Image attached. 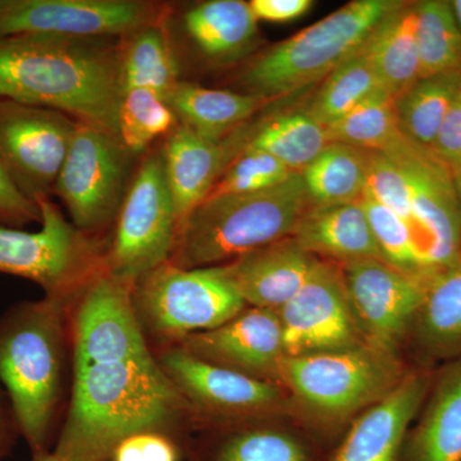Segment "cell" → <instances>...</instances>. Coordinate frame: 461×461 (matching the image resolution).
Returning a JSON list of instances; mask_svg holds the SVG:
<instances>
[{"label":"cell","instance_id":"44","mask_svg":"<svg viewBox=\"0 0 461 461\" xmlns=\"http://www.w3.org/2000/svg\"><path fill=\"white\" fill-rule=\"evenodd\" d=\"M14 429L18 430L16 418L12 411L11 403L5 402V393L0 386V455L5 451V444Z\"/></svg>","mask_w":461,"mask_h":461},{"label":"cell","instance_id":"8","mask_svg":"<svg viewBox=\"0 0 461 461\" xmlns=\"http://www.w3.org/2000/svg\"><path fill=\"white\" fill-rule=\"evenodd\" d=\"M38 232L0 226V273L39 285L45 296L74 303L81 290L104 269L105 253L76 229L50 199L39 202Z\"/></svg>","mask_w":461,"mask_h":461},{"label":"cell","instance_id":"13","mask_svg":"<svg viewBox=\"0 0 461 461\" xmlns=\"http://www.w3.org/2000/svg\"><path fill=\"white\" fill-rule=\"evenodd\" d=\"M76 123L53 109L0 99V160L32 202L54 193Z\"/></svg>","mask_w":461,"mask_h":461},{"label":"cell","instance_id":"46","mask_svg":"<svg viewBox=\"0 0 461 461\" xmlns=\"http://www.w3.org/2000/svg\"><path fill=\"white\" fill-rule=\"evenodd\" d=\"M454 189L456 193L457 202L461 209V171H455L453 175Z\"/></svg>","mask_w":461,"mask_h":461},{"label":"cell","instance_id":"19","mask_svg":"<svg viewBox=\"0 0 461 461\" xmlns=\"http://www.w3.org/2000/svg\"><path fill=\"white\" fill-rule=\"evenodd\" d=\"M254 127L242 124L220 141L200 138L180 123L167 135L163 163L180 229L191 212L208 198L226 169L244 153Z\"/></svg>","mask_w":461,"mask_h":461},{"label":"cell","instance_id":"11","mask_svg":"<svg viewBox=\"0 0 461 461\" xmlns=\"http://www.w3.org/2000/svg\"><path fill=\"white\" fill-rule=\"evenodd\" d=\"M163 8L136 0H0V39L132 35L162 20Z\"/></svg>","mask_w":461,"mask_h":461},{"label":"cell","instance_id":"2","mask_svg":"<svg viewBox=\"0 0 461 461\" xmlns=\"http://www.w3.org/2000/svg\"><path fill=\"white\" fill-rule=\"evenodd\" d=\"M122 95L120 50L103 39H0V99L53 109L117 135Z\"/></svg>","mask_w":461,"mask_h":461},{"label":"cell","instance_id":"3","mask_svg":"<svg viewBox=\"0 0 461 461\" xmlns=\"http://www.w3.org/2000/svg\"><path fill=\"white\" fill-rule=\"evenodd\" d=\"M45 296L0 317V386L33 454L45 453L65 390L68 308Z\"/></svg>","mask_w":461,"mask_h":461},{"label":"cell","instance_id":"41","mask_svg":"<svg viewBox=\"0 0 461 461\" xmlns=\"http://www.w3.org/2000/svg\"><path fill=\"white\" fill-rule=\"evenodd\" d=\"M113 461H178L177 448L167 433H139L115 448Z\"/></svg>","mask_w":461,"mask_h":461},{"label":"cell","instance_id":"38","mask_svg":"<svg viewBox=\"0 0 461 461\" xmlns=\"http://www.w3.org/2000/svg\"><path fill=\"white\" fill-rule=\"evenodd\" d=\"M294 173L296 172L291 171L284 163L269 154L258 150H245L226 169L208 198L226 194L256 193L272 189L284 184Z\"/></svg>","mask_w":461,"mask_h":461},{"label":"cell","instance_id":"5","mask_svg":"<svg viewBox=\"0 0 461 461\" xmlns=\"http://www.w3.org/2000/svg\"><path fill=\"white\" fill-rule=\"evenodd\" d=\"M399 0H354L258 58L244 75L254 95L277 98L324 80L357 53Z\"/></svg>","mask_w":461,"mask_h":461},{"label":"cell","instance_id":"6","mask_svg":"<svg viewBox=\"0 0 461 461\" xmlns=\"http://www.w3.org/2000/svg\"><path fill=\"white\" fill-rule=\"evenodd\" d=\"M405 377L397 355L368 345L346 350L285 357L280 384L297 405L323 424L366 411Z\"/></svg>","mask_w":461,"mask_h":461},{"label":"cell","instance_id":"35","mask_svg":"<svg viewBox=\"0 0 461 461\" xmlns=\"http://www.w3.org/2000/svg\"><path fill=\"white\" fill-rule=\"evenodd\" d=\"M177 124V117L159 94L147 89L124 91L117 135L133 156L145 153L151 142L168 135Z\"/></svg>","mask_w":461,"mask_h":461},{"label":"cell","instance_id":"14","mask_svg":"<svg viewBox=\"0 0 461 461\" xmlns=\"http://www.w3.org/2000/svg\"><path fill=\"white\" fill-rule=\"evenodd\" d=\"M341 269L364 344L396 355L423 304L429 277L408 275L382 259L346 263Z\"/></svg>","mask_w":461,"mask_h":461},{"label":"cell","instance_id":"45","mask_svg":"<svg viewBox=\"0 0 461 461\" xmlns=\"http://www.w3.org/2000/svg\"><path fill=\"white\" fill-rule=\"evenodd\" d=\"M32 461H66L63 460L62 457L59 456V455H57L56 453H48V451H45V453L36 454L35 456H33Z\"/></svg>","mask_w":461,"mask_h":461},{"label":"cell","instance_id":"34","mask_svg":"<svg viewBox=\"0 0 461 461\" xmlns=\"http://www.w3.org/2000/svg\"><path fill=\"white\" fill-rule=\"evenodd\" d=\"M420 78L459 72L461 32L450 2L417 3Z\"/></svg>","mask_w":461,"mask_h":461},{"label":"cell","instance_id":"30","mask_svg":"<svg viewBox=\"0 0 461 461\" xmlns=\"http://www.w3.org/2000/svg\"><path fill=\"white\" fill-rule=\"evenodd\" d=\"M122 90L147 89L167 94L180 80V67L162 25L156 23L127 36L120 50Z\"/></svg>","mask_w":461,"mask_h":461},{"label":"cell","instance_id":"31","mask_svg":"<svg viewBox=\"0 0 461 461\" xmlns=\"http://www.w3.org/2000/svg\"><path fill=\"white\" fill-rule=\"evenodd\" d=\"M461 89L460 72L420 78L395 98L400 129L420 148L432 149L455 96Z\"/></svg>","mask_w":461,"mask_h":461},{"label":"cell","instance_id":"17","mask_svg":"<svg viewBox=\"0 0 461 461\" xmlns=\"http://www.w3.org/2000/svg\"><path fill=\"white\" fill-rule=\"evenodd\" d=\"M386 154L399 160L408 177L418 247L433 275L461 258V209L453 177L411 140Z\"/></svg>","mask_w":461,"mask_h":461},{"label":"cell","instance_id":"36","mask_svg":"<svg viewBox=\"0 0 461 461\" xmlns=\"http://www.w3.org/2000/svg\"><path fill=\"white\" fill-rule=\"evenodd\" d=\"M368 218L373 236L384 262L415 277L427 278L432 273L424 262L408 223L371 196L363 194L359 200Z\"/></svg>","mask_w":461,"mask_h":461},{"label":"cell","instance_id":"24","mask_svg":"<svg viewBox=\"0 0 461 461\" xmlns=\"http://www.w3.org/2000/svg\"><path fill=\"white\" fill-rule=\"evenodd\" d=\"M254 94L208 89L180 81L166 96L178 123L206 140L220 141L248 123L249 118L266 104Z\"/></svg>","mask_w":461,"mask_h":461},{"label":"cell","instance_id":"15","mask_svg":"<svg viewBox=\"0 0 461 461\" xmlns=\"http://www.w3.org/2000/svg\"><path fill=\"white\" fill-rule=\"evenodd\" d=\"M74 304V369L153 355L133 308L132 285L112 277L104 268Z\"/></svg>","mask_w":461,"mask_h":461},{"label":"cell","instance_id":"16","mask_svg":"<svg viewBox=\"0 0 461 461\" xmlns=\"http://www.w3.org/2000/svg\"><path fill=\"white\" fill-rule=\"evenodd\" d=\"M285 357H304L366 345L357 332L342 269L314 260L305 284L277 311Z\"/></svg>","mask_w":461,"mask_h":461},{"label":"cell","instance_id":"21","mask_svg":"<svg viewBox=\"0 0 461 461\" xmlns=\"http://www.w3.org/2000/svg\"><path fill=\"white\" fill-rule=\"evenodd\" d=\"M315 259L288 238L217 267L245 304L277 312L299 293Z\"/></svg>","mask_w":461,"mask_h":461},{"label":"cell","instance_id":"23","mask_svg":"<svg viewBox=\"0 0 461 461\" xmlns=\"http://www.w3.org/2000/svg\"><path fill=\"white\" fill-rule=\"evenodd\" d=\"M430 388L400 461H461V357L446 366Z\"/></svg>","mask_w":461,"mask_h":461},{"label":"cell","instance_id":"18","mask_svg":"<svg viewBox=\"0 0 461 461\" xmlns=\"http://www.w3.org/2000/svg\"><path fill=\"white\" fill-rule=\"evenodd\" d=\"M177 345L203 362L280 384L285 350L277 312L250 306L222 326L194 333Z\"/></svg>","mask_w":461,"mask_h":461},{"label":"cell","instance_id":"22","mask_svg":"<svg viewBox=\"0 0 461 461\" xmlns=\"http://www.w3.org/2000/svg\"><path fill=\"white\" fill-rule=\"evenodd\" d=\"M291 239L311 256L318 254L344 264L384 260L360 202L309 205Z\"/></svg>","mask_w":461,"mask_h":461},{"label":"cell","instance_id":"20","mask_svg":"<svg viewBox=\"0 0 461 461\" xmlns=\"http://www.w3.org/2000/svg\"><path fill=\"white\" fill-rule=\"evenodd\" d=\"M432 379L408 373L384 399L364 411L329 461H400L408 429L426 402Z\"/></svg>","mask_w":461,"mask_h":461},{"label":"cell","instance_id":"40","mask_svg":"<svg viewBox=\"0 0 461 461\" xmlns=\"http://www.w3.org/2000/svg\"><path fill=\"white\" fill-rule=\"evenodd\" d=\"M35 222L41 223V206L20 190L0 160V226L21 230Z\"/></svg>","mask_w":461,"mask_h":461},{"label":"cell","instance_id":"9","mask_svg":"<svg viewBox=\"0 0 461 461\" xmlns=\"http://www.w3.org/2000/svg\"><path fill=\"white\" fill-rule=\"evenodd\" d=\"M115 221L105 272L133 286L145 273L169 262L180 230L162 149L145 157Z\"/></svg>","mask_w":461,"mask_h":461},{"label":"cell","instance_id":"32","mask_svg":"<svg viewBox=\"0 0 461 461\" xmlns=\"http://www.w3.org/2000/svg\"><path fill=\"white\" fill-rule=\"evenodd\" d=\"M327 129L330 140L366 151L390 153L408 140L400 129L395 98L384 90L364 100Z\"/></svg>","mask_w":461,"mask_h":461},{"label":"cell","instance_id":"25","mask_svg":"<svg viewBox=\"0 0 461 461\" xmlns=\"http://www.w3.org/2000/svg\"><path fill=\"white\" fill-rule=\"evenodd\" d=\"M411 330L429 359L461 357V258L427 278L426 296Z\"/></svg>","mask_w":461,"mask_h":461},{"label":"cell","instance_id":"39","mask_svg":"<svg viewBox=\"0 0 461 461\" xmlns=\"http://www.w3.org/2000/svg\"><path fill=\"white\" fill-rule=\"evenodd\" d=\"M364 194L399 214L411 227L417 241L411 186L395 157L382 151H368V177Z\"/></svg>","mask_w":461,"mask_h":461},{"label":"cell","instance_id":"27","mask_svg":"<svg viewBox=\"0 0 461 461\" xmlns=\"http://www.w3.org/2000/svg\"><path fill=\"white\" fill-rule=\"evenodd\" d=\"M258 20L242 0H211L189 9L184 25L191 41L212 59H232L250 47Z\"/></svg>","mask_w":461,"mask_h":461},{"label":"cell","instance_id":"4","mask_svg":"<svg viewBox=\"0 0 461 461\" xmlns=\"http://www.w3.org/2000/svg\"><path fill=\"white\" fill-rule=\"evenodd\" d=\"M309 205L300 172L272 189L209 196L182 224L169 262L185 269L222 266L291 238Z\"/></svg>","mask_w":461,"mask_h":461},{"label":"cell","instance_id":"29","mask_svg":"<svg viewBox=\"0 0 461 461\" xmlns=\"http://www.w3.org/2000/svg\"><path fill=\"white\" fill-rule=\"evenodd\" d=\"M330 142L329 129L308 111L293 112L256 124L245 150L263 151L302 173Z\"/></svg>","mask_w":461,"mask_h":461},{"label":"cell","instance_id":"28","mask_svg":"<svg viewBox=\"0 0 461 461\" xmlns=\"http://www.w3.org/2000/svg\"><path fill=\"white\" fill-rule=\"evenodd\" d=\"M302 176L312 205L359 202L368 177V151L330 142Z\"/></svg>","mask_w":461,"mask_h":461},{"label":"cell","instance_id":"1","mask_svg":"<svg viewBox=\"0 0 461 461\" xmlns=\"http://www.w3.org/2000/svg\"><path fill=\"white\" fill-rule=\"evenodd\" d=\"M191 417L154 355L74 369L71 402L54 453L105 461L139 433H167Z\"/></svg>","mask_w":461,"mask_h":461},{"label":"cell","instance_id":"42","mask_svg":"<svg viewBox=\"0 0 461 461\" xmlns=\"http://www.w3.org/2000/svg\"><path fill=\"white\" fill-rule=\"evenodd\" d=\"M432 150L454 172L461 171V89L439 127Z\"/></svg>","mask_w":461,"mask_h":461},{"label":"cell","instance_id":"10","mask_svg":"<svg viewBox=\"0 0 461 461\" xmlns=\"http://www.w3.org/2000/svg\"><path fill=\"white\" fill-rule=\"evenodd\" d=\"M132 157L113 132L76 123L54 189L76 229L89 235L117 218L129 190Z\"/></svg>","mask_w":461,"mask_h":461},{"label":"cell","instance_id":"12","mask_svg":"<svg viewBox=\"0 0 461 461\" xmlns=\"http://www.w3.org/2000/svg\"><path fill=\"white\" fill-rule=\"evenodd\" d=\"M156 357L189 406L191 417L241 423L267 417L286 405L280 384L203 362L181 346H168Z\"/></svg>","mask_w":461,"mask_h":461},{"label":"cell","instance_id":"26","mask_svg":"<svg viewBox=\"0 0 461 461\" xmlns=\"http://www.w3.org/2000/svg\"><path fill=\"white\" fill-rule=\"evenodd\" d=\"M417 35V3L402 2L364 44L382 87L393 98L420 80Z\"/></svg>","mask_w":461,"mask_h":461},{"label":"cell","instance_id":"7","mask_svg":"<svg viewBox=\"0 0 461 461\" xmlns=\"http://www.w3.org/2000/svg\"><path fill=\"white\" fill-rule=\"evenodd\" d=\"M132 303L144 333L169 346L217 329L247 308L218 267L185 269L171 262L133 284Z\"/></svg>","mask_w":461,"mask_h":461},{"label":"cell","instance_id":"33","mask_svg":"<svg viewBox=\"0 0 461 461\" xmlns=\"http://www.w3.org/2000/svg\"><path fill=\"white\" fill-rule=\"evenodd\" d=\"M381 90L384 89L363 45L324 78L308 112L318 122L330 127Z\"/></svg>","mask_w":461,"mask_h":461},{"label":"cell","instance_id":"43","mask_svg":"<svg viewBox=\"0 0 461 461\" xmlns=\"http://www.w3.org/2000/svg\"><path fill=\"white\" fill-rule=\"evenodd\" d=\"M312 0H251L249 2L257 20L288 23L302 17L312 7Z\"/></svg>","mask_w":461,"mask_h":461},{"label":"cell","instance_id":"37","mask_svg":"<svg viewBox=\"0 0 461 461\" xmlns=\"http://www.w3.org/2000/svg\"><path fill=\"white\" fill-rule=\"evenodd\" d=\"M213 461H313L299 438L282 430L248 429L230 436Z\"/></svg>","mask_w":461,"mask_h":461},{"label":"cell","instance_id":"47","mask_svg":"<svg viewBox=\"0 0 461 461\" xmlns=\"http://www.w3.org/2000/svg\"><path fill=\"white\" fill-rule=\"evenodd\" d=\"M451 3V8H453L455 20H456L457 26H459L461 32V0H454Z\"/></svg>","mask_w":461,"mask_h":461}]
</instances>
